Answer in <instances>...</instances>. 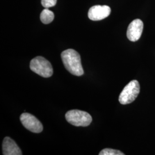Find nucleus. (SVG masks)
<instances>
[{
  "mask_svg": "<svg viewBox=\"0 0 155 155\" xmlns=\"http://www.w3.org/2000/svg\"><path fill=\"white\" fill-rule=\"evenodd\" d=\"M2 152L4 155H21L22 152L15 141L9 137L3 140Z\"/></svg>",
  "mask_w": 155,
  "mask_h": 155,
  "instance_id": "obj_8",
  "label": "nucleus"
},
{
  "mask_svg": "<svg viewBox=\"0 0 155 155\" xmlns=\"http://www.w3.org/2000/svg\"><path fill=\"white\" fill-rule=\"evenodd\" d=\"M110 12V8L109 6H93L89 9L88 17L91 20L100 21L109 16Z\"/></svg>",
  "mask_w": 155,
  "mask_h": 155,
  "instance_id": "obj_7",
  "label": "nucleus"
},
{
  "mask_svg": "<svg viewBox=\"0 0 155 155\" xmlns=\"http://www.w3.org/2000/svg\"><path fill=\"white\" fill-rule=\"evenodd\" d=\"M67 122L75 127H87L92 121V117L88 113L79 110H71L66 114Z\"/></svg>",
  "mask_w": 155,
  "mask_h": 155,
  "instance_id": "obj_3",
  "label": "nucleus"
},
{
  "mask_svg": "<svg viewBox=\"0 0 155 155\" xmlns=\"http://www.w3.org/2000/svg\"><path fill=\"white\" fill-rule=\"evenodd\" d=\"M56 2L57 0H41V3L45 8H49L55 5Z\"/></svg>",
  "mask_w": 155,
  "mask_h": 155,
  "instance_id": "obj_11",
  "label": "nucleus"
},
{
  "mask_svg": "<svg viewBox=\"0 0 155 155\" xmlns=\"http://www.w3.org/2000/svg\"><path fill=\"white\" fill-rule=\"evenodd\" d=\"M140 86L139 82L133 80L127 84L119 96V102L122 105L133 102L140 93Z\"/></svg>",
  "mask_w": 155,
  "mask_h": 155,
  "instance_id": "obj_4",
  "label": "nucleus"
},
{
  "mask_svg": "<svg viewBox=\"0 0 155 155\" xmlns=\"http://www.w3.org/2000/svg\"><path fill=\"white\" fill-rule=\"evenodd\" d=\"M144 27L143 22L140 19L134 20L128 26L127 36L131 41H136L140 38Z\"/></svg>",
  "mask_w": 155,
  "mask_h": 155,
  "instance_id": "obj_6",
  "label": "nucleus"
},
{
  "mask_svg": "<svg viewBox=\"0 0 155 155\" xmlns=\"http://www.w3.org/2000/svg\"><path fill=\"white\" fill-rule=\"evenodd\" d=\"M54 19V14L52 12L45 8L40 14V20L41 22L45 24H48L52 22Z\"/></svg>",
  "mask_w": 155,
  "mask_h": 155,
  "instance_id": "obj_9",
  "label": "nucleus"
},
{
  "mask_svg": "<svg viewBox=\"0 0 155 155\" xmlns=\"http://www.w3.org/2000/svg\"><path fill=\"white\" fill-rule=\"evenodd\" d=\"M20 121L24 127L33 133H40L43 129L42 124L31 114L28 113H22L20 116Z\"/></svg>",
  "mask_w": 155,
  "mask_h": 155,
  "instance_id": "obj_5",
  "label": "nucleus"
},
{
  "mask_svg": "<svg viewBox=\"0 0 155 155\" xmlns=\"http://www.w3.org/2000/svg\"><path fill=\"white\" fill-rule=\"evenodd\" d=\"M100 155H124V153L118 150L106 148L100 152Z\"/></svg>",
  "mask_w": 155,
  "mask_h": 155,
  "instance_id": "obj_10",
  "label": "nucleus"
},
{
  "mask_svg": "<svg viewBox=\"0 0 155 155\" xmlns=\"http://www.w3.org/2000/svg\"><path fill=\"white\" fill-rule=\"evenodd\" d=\"M63 63L67 70L76 76H81L84 74L81 64V56L75 50L68 49L61 54Z\"/></svg>",
  "mask_w": 155,
  "mask_h": 155,
  "instance_id": "obj_1",
  "label": "nucleus"
},
{
  "mask_svg": "<svg viewBox=\"0 0 155 155\" xmlns=\"http://www.w3.org/2000/svg\"><path fill=\"white\" fill-rule=\"evenodd\" d=\"M31 70L44 78H49L53 74V68L50 61L42 56H37L30 63Z\"/></svg>",
  "mask_w": 155,
  "mask_h": 155,
  "instance_id": "obj_2",
  "label": "nucleus"
}]
</instances>
